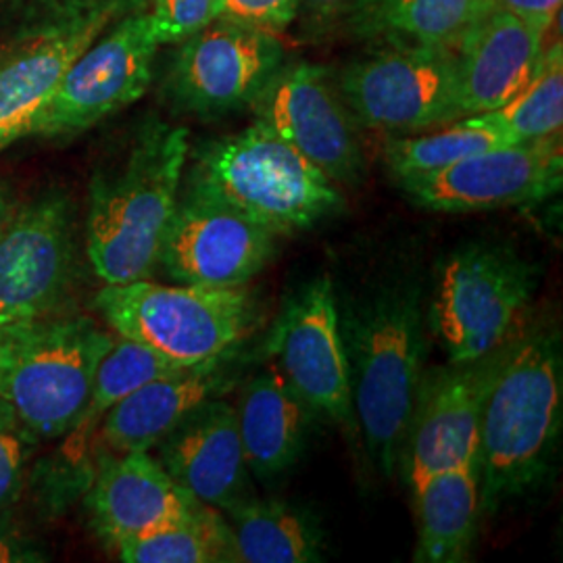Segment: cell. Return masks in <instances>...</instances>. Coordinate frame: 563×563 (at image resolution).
Wrapping results in <instances>:
<instances>
[{
  "label": "cell",
  "instance_id": "obj_9",
  "mask_svg": "<svg viewBox=\"0 0 563 563\" xmlns=\"http://www.w3.org/2000/svg\"><path fill=\"white\" fill-rule=\"evenodd\" d=\"M505 351L507 344L478 360L449 362L423 374L399 460L409 486L451 467H478L484 405Z\"/></svg>",
  "mask_w": 563,
  "mask_h": 563
},
{
  "label": "cell",
  "instance_id": "obj_22",
  "mask_svg": "<svg viewBox=\"0 0 563 563\" xmlns=\"http://www.w3.org/2000/svg\"><path fill=\"white\" fill-rule=\"evenodd\" d=\"M318 413L276 369L242 384L236 405L244 462L249 474L274 481L301 460Z\"/></svg>",
  "mask_w": 563,
  "mask_h": 563
},
{
  "label": "cell",
  "instance_id": "obj_30",
  "mask_svg": "<svg viewBox=\"0 0 563 563\" xmlns=\"http://www.w3.org/2000/svg\"><path fill=\"white\" fill-rule=\"evenodd\" d=\"M220 0H153L148 15L159 44L181 42L216 20Z\"/></svg>",
  "mask_w": 563,
  "mask_h": 563
},
{
  "label": "cell",
  "instance_id": "obj_18",
  "mask_svg": "<svg viewBox=\"0 0 563 563\" xmlns=\"http://www.w3.org/2000/svg\"><path fill=\"white\" fill-rule=\"evenodd\" d=\"M549 30L501 9H484L474 18L453 48L460 120L504 107L532 80Z\"/></svg>",
  "mask_w": 563,
  "mask_h": 563
},
{
  "label": "cell",
  "instance_id": "obj_27",
  "mask_svg": "<svg viewBox=\"0 0 563 563\" xmlns=\"http://www.w3.org/2000/svg\"><path fill=\"white\" fill-rule=\"evenodd\" d=\"M476 125L490 128L516 142L539 141L562 134L563 125V53L555 42L522 90L504 107L463 118Z\"/></svg>",
  "mask_w": 563,
  "mask_h": 563
},
{
  "label": "cell",
  "instance_id": "obj_36",
  "mask_svg": "<svg viewBox=\"0 0 563 563\" xmlns=\"http://www.w3.org/2000/svg\"><path fill=\"white\" fill-rule=\"evenodd\" d=\"M38 560H42V558H38L36 551L25 541L0 534V563L38 562Z\"/></svg>",
  "mask_w": 563,
  "mask_h": 563
},
{
  "label": "cell",
  "instance_id": "obj_26",
  "mask_svg": "<svg viewBox=\"0 0 563 563\" xmlns=\"http://www.w3.org/2000/svg\"><path fill=\"white\" fill-rule=\"evenodd\" d=\"M115 553L125 563H241L230 522L202 504L178 522L123 541Z\"/></svg>",
  "mask_w": 563,
  "mask_h": 563
},
{
  "label": "cell",
  "instance_id": "obj_12",
  "mask_svg": "<svg viewBox=\"0 0 563 563\" xmlns=\"http://www.w3.org/2000/svg\"><path fill=\"white\" fill-rule=\"evenodd\" d=\"M282 65L284 46L276 34L213 20L181 41L167 90L184 111L220 118L251 107Z\"/></svg>",
  "mask_w": 563,
  "mask_h": 563
},
{
  "label": "cell",
  "instance_id": "obj_25",
  "mask_svg": "<svg viewBox=\"0 0 563 563\" xmlns=\"http://www.w3.org/2000/svg\"><path fill=\"white\" fill-rule=\"evenodd\" d=\"M228 522L241 563H316L325 553L318 518L280 499L246 497L232 505Z\"/></svg>",
  "mask_w": 563,
  "mask_h": 563
},
{
  "label": "cell",
  "instance_id": "obj_33",
  "mask_svg": "<svg viewBox=\"0 0 563 563\" xmlns=\"http://www.w3.org/2000/svg\"><path fill=\"white\" fill-rule=\"evenodd\" d=\"M109 4H118V0H0V7L23 15L44 18V23L76 18Z\"/></svg>",
  "mask_w": 563,
  "mask_h": 563
},
{
  "label": "cell",
  "instance_id": "obj_5",
  "mask_svg": "<svg viewBox=\"0 0 563 563\" xmlns=\"http://www.w3.org/2000/svg\"><path fill=\"white\" fill-rule=\"evenodd\" d=\"M113 336L86 316L0 325V402L30 439L69 434L90 399Z\"/></svg>",
  "mask_w": 563,
  "mask_h": 563
},
{
  "label": "cell",
  "instance_id": "obj_13",
  "mask_svg": "<svg viewBox=\"0 0 563 563\" xmlns=\"http://www.w3.org/2000/svg\"><path fill=\"white\" fill-rule=\"evenodd\" d=\"M159 46L146 13L120 21L69 65L34 136H76L139 101L153 80Z\"/></svg>",
  "mask_w": 563,
  "mask_h": 563
},
{
  "label": "cell",
  "instance_id": "obj_16",
  "mask_svg": "<svg viewBox=\"0 0 563 563\" xmlns=\"http://www.w3.org/2000/svg\"><path fill=\"white\" fill-rule=\"evenodd\" d=\"M274 253L276 236L265 228L186 188L163 236L157 265L178 284L241 288L262 274Z\"/></svg>",
  "mask_w": 563,
  "mask_h": 563
},
{
  "label": "cell",
  "instance_id": "obj_2",
  "mask_svg": "<svg viewBox=\"0 0 563 563\" xmlns=\"http://www.w3.org/2000/svg\"><path fill=\"white\" fill-rule=\"evenodd\" d=\"M426 322L422 288L409 280L384 284L341 318L360 439L386 478L399 470L422 384Z\"/></svg>",
  "mask_w": 563,
  "mask_h": 563
},
{
  "label": "cell",
  "instance_id": "obj_21",
  "mask_svg": "<svg viewBox=\"0 0 563 563\" xmlns=\"http://www.w3.org/2000/svg\"><path fill=\"white\" fill-rule=\"evenodd\" d=\"M239 349L207 362L174 367L142 384L102 418V443L111 453L151 451L202 402L236 384Z\"/></svg>",
  "mask_w": 563,
  "mask_h": 563
},
{
  "label": "cell",
  "instance_id": "obj_10",
  "mask_svg": "<svg viewBox=\"0 0 563 563\" xmlns=\"http://www.w3.org/2000/svg\"><path fill=\"white\" fill-rule=\"evenodd\" d=\"M249 109L257 123L299 151L334 184L362 178L360 121L320 65L302 60L282 65Z\"/></svg>",
  "mask_w": 563,
  "mask_h": 563
},
{
  "label": "cell",
  "instance_id": "obj_24",
  "mask_svg": "<svg viewBox=\"0 0 563 563\" xmlns=\"http://www.w3.org/2000/svg\"><path fill=\"white\" fill-rule=\"evenodd\" d=\"M481 9L483 0H355L344 20L360 38L455 48Z\"/></svg>",
  "mask_w": 563,
  "mask_h": 563
},
{
  "label": "cell",
  "instance_id": "obj_19",
  "mask_svg": "<svg viewBox=\"0 0 563 563\" xmlns=\"http://www.w3.org/2000/svg\"><path fill=\"white\" fill-rule=\"evenodd\" d=\"M163 470L199 504L228 511L249 495L236 407L209 399L157 443Z\"/></svg>",
  "mask_w": 563,
  "mask_h": 563
},
{
  "label": "cell",
  "instance_id": "obj_37",
  "mask_svg": "<svg viewBox=\"0 0 563 563\" xmlns=\"http://www.w3.org/2000/svg\"><path fill=\"white\" fill-rule=\"evenodd\" d=\"M15 209L18 207H15V201H13V195H11L9 186L0 181V228L9 222V218L15 213Z\"/></svg>",
  "mask_w": 563,
  "mask_h": 563
},
{
  "label": "cell",
  "instance_id": "obj_17",
  "mask_svg": "<svg viewBox=\"0 0 563 563\" xmlns=\"http://www.w3.org/2000/svg\"><path fill=\"white\" fill-rule=\"evenodd\" d=\"M109 4L76 18L41 23L0 48V151L34 136L69 65L101 36L115 15Z\"/></svg>",
  "mask_w": 563,
  "mask_h": 563
},
{
  "label": "cell",
  "instance_id": "obj_7",
  "mask_svg": "<svg viewBox=\"0 0 563 563\" xmlns=\"http://www.w3.org/2000/svg\"><path fill=\"white\" fill-rule=\"evenodd\" d=\"M539 288V267L505 244L474 242L441 267L428 309L449 362H472L516 336Z\"/></svg>",
  "mask_w": 563,
  "mask_h": 563
},
{
  "label": "cell",
  "instance_id": "obj_8",
  "mask_svg": "<svg viewBox=\"0 0 563 563\" xmlns=\"http://www.w3.org/2000/svg\"><path fill=\"white\" fill-rule=\"evenodd\" d=\"M342 99L365 128L416 134L460 120L457 60L446 46H393L344 69Z\"/></svg>",
  "mask_w": 563,
  "mask_h": 563
},
{
  "label": "cell",
  "instance_id": "obj_35",
  "mask_svg": "<svg viewBox=\"0 0 563 563\" xmlns=\"http://www.w3.org/2000/svg\"><path fill=\"white\" fill-rule=\"evenodd\" d=\"M355 0H299V13L318 34L344 20Z\"/></svg>",
  "mask_w": 563,
  "mask_h": 563
},
{
  "label": "cell",
  "instance_id": "obj_11",
  "mask_svg": "<svg viewBox=\"0 0 563 563\" xmlns=\"http://www.w3.org/2000/svg\"><path fill=\"white\" fill-rule=\"evenodd\" d=\"M397 181L411 202L439 213L541 202L562 190V134L495 146L439 172Z\"/></svg>",
  "mask_w": 563,
  "mask_h": 563
},
{
  "label": "cell",
  "instance_id": "obj_20",
  "mask_svg": "<svg viewBox=\"0 0 563 563\" xmlns=\"http://www.w3.org/2000/svg\"><path fill=\"white\" fill-rule=\"evenodd\" d=\"M199 501L148 451L102 453L90 484V520L104 543L118 544L178 522Z\"/></svg>",
  "mask_w": 563,
  "mask_h": 563
},
{
  "label": "cell",
  "instance_id": "obj_34",
  "mask_svg": "<svg viewBox=\"0 0 563 563\" xmlns=\"http://www.w3.org/2000/svg\"><path fill=\"white\" fill-rule=\"evenodd\" d=\"M563 0H483V9H501L522 20L551 27L562 9Z\"/></svg>",
  "mask_w": 563,
  "mask_h": 563
},
{
  "label": "cell",
  "instance_id": "obj_29",
  "mask_svg": "<svg viewBox=\"0 0 563 563\" xmlns=\"http://www.w3.org/2000/svg\"><path fill=\"white\" fill-rule=\"evenodd\" d=\"M514 142L497 130L457 120L437 134L388 139L384 144V162L390 174L402 180L439 172L470 155Z\"/></svg>",
  "mask_w": 563,
  "mask_h": 563
},
{
  "label": "cell",
  "instance_id": "obj_31",
  "mask_svg": "<svg viewBox=\"0 0 563 563\" xmlns=\"http://www.w3.org/2000/svg\"><path fill=\"white\" fill-rule=\"evenodd\" d=\"M299 18V0H220L216 20L239 21L269 34H282Z\"/></svg>",
  "mask_w": 563,
  "mask_h": 563
},
{
  "label": "cell",
  "instance_id": "obj_14",
  "mask_svg": "<svg viewBox=\"0 0 563 563\" xmlns=\"http://www.w3.org/2000/svg\"><path fill=\"white\" fill-rule=\"evenodd\" d=\"M272 351L286 383L318 418L341 426L351 443L362 441L353 411L341 311L330 278L309 282L286 302L272 334Z\"/></svg>",
  "mask_w": 563,
  "mask_h": 563
},
{
  "label": "cell",
  "instance_id": "obj_32",
  "mask_svg": "<svg viewBox=\"0 0 563 563\" xmlns=\"http://www.w3.org/2000/svg\"><path fill=\"white\" fill-rule=\"evenodd\" d=\"M27 439L13 411L0 402V507L11 504L20 493Z\"/></svg>",
  "mask_w": 563,
  "mask_h": 563
},
{
  "label": "cell",
  "instance_id": "obj_6",
  "mask_svg": "<svg viewBox=\"0 0 563 563\" xmlns=\"http://www.w3.org/2000/svg\"><path fill=\"white\" fill-rule=\"evenodd\" d=\"M95 305L121 339L178 367L236 351L257 322V305L244 286H165L142 278L104 284Z\"/></svg>",
  "mask_w": 563,
  "mask_h": 563
},
{
  "label": "cell",
  "instance_id": "obj_15",
  "mask_svg": "<svg viewBox=\"0 0 563 563\" xmlns=\"http://www.w3.org/2000/svg\"><path fill=\"white\" fill-rule=\"evenodd\" d=\"M76 272L74 209L48 192L0 228V325L53 316Z\"/></svg>",
  "mask_w": 563,
  "mask_h": 563
},
{
  "label": "cell",
  "instance_id": "obj_28",
  "mask_svg": "<svg viewBox=\"0 0 563 563\" xmlns=\"http://www.w3.org/2000/svg\"><path fill=\"white\" fill-rule=\"evenodd\" d=\"M174 367L178 365L167 362L148 346L120 336V341L113 342V346L99 363L88 405L78 426L69 432V437L74 439L71 449H76V453H84V446L88 443L95 426L102 422V418L118 402L141 388L142 384L151 383L153 378Z\"/></svg>",
  "mask_w": 563,
  "mask_h": 563
},
{
  "label": "cell",
  "instance_id": "obj_23",
  "mask_svg": "<svg viewBox=\"0 0 563 563\" xmlns=\"http://www.w3.org/2000/svg\"><path fill=\"white\" fill-rule=\"evenodd\" d=\"M418 514L413 562H470L483 516L478 467H451L411 486Z\"/></svg>",
  "mask_w": 563,
  "mask_h": 563
},
{
  "label": "cell",
  "instance_id": "obj_3",
  "mask_svg": "<svg viewBox=\"0 0 563 563\" xmlns=\"http://www.w3.org/2000/svg\"><path fill=\"white\" fill-rule=\"evenodd\" d=\"M188 130L148 121L125 159L90 184L86 251L104 284L148 278L180 199Z\"/></svg>",
  "mask_w": 563,
  "mask_h": 563
},
{
  "label": "cell",
  "instance_id": "obj_1",
  "mask_svg": "<svg viewBox=\"0 0 563 563\" xmlns=\"http://www.w3.org/2000/svg\"><path fill=\"white\" fill-rule=\"evenodd\" d=\"M562 422V330L555 320H534L507 342L484 405L478 443L483 514H497L544 483Z\"/></svg>",
  "mask_w": 563,
  "mask_h": 563
},
{
  "label": "cell",
  "instance_id": "obj_4",
  "mask_svg": "<svg viewBox=\"0 0 563 563\" xmlns=\"http://www.w3.org/2000/svg\"><path fill=\"white\" fill-rule=\"evenodd\" d=\"M186 188L276 239L311 230L344 205L339 184L257 121L201 146Z\"/></svg>",
  "mask_w": 563,
  "mask_h": 563
}]
</instances>
